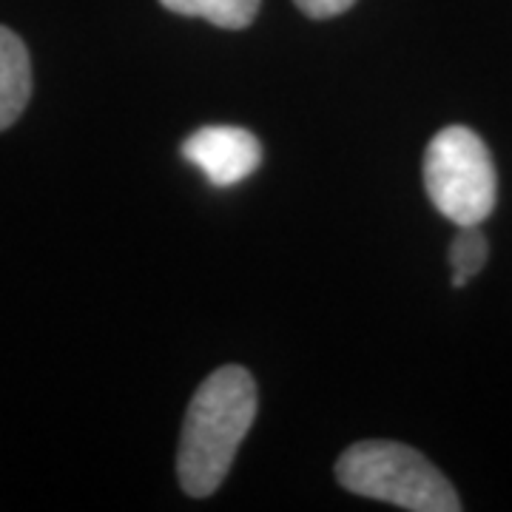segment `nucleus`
Returning a JSON list of instances; mask_svg holds the SVG:
<instances>
[{"mask_svg":"<svg viewBox=\"0 0 512 512\" xmlns=\"http://www.w3.org/2000/svg\"><path fill=\"white\" fill-rule=\"evenodd\" d=\"M490 245L478 225H461L450 245V265H453V288H464L473 276L487 265Z\"/></svg>","mask_w":512,"mask_h":512,"instance_id":"7","label":"nucleus"},{"mask_svg":"<svg viewBox=\"0 0 512 512\" xmlns=\"http://www.w3.org/2000/svg\"><path fill=\"white\" fill-rule=\"evenodd\" d=\"M336 481L353 495L413 512H458L453 484L419 450L399 441H359L336 461Z\"/></svg>","mask_w":512,"mask_h":512,"instance_id":"2","label":"nucleus"},{"mask_svg":"<svg viewBox=\"0 0 512 512\" xmlns=\"http://www.w3.org/2000/svg\"><path fill=\"white\" fill-rule=\"evenodd\" d=\"M424 188L441 217L481 225L493 214L498 177L493 157L473 128L447 126L424 151Z\"/></svg>","mask_w":512,"mask_h":512,"instance_id":"3","label":"nucleus"},{"mask_svg":"<svg viewBox=\"0 0 512 512\" xmlns=\"http://www.w3.org/2000/svg\"><path fill=\"white\" fill-rule=\"evenodd\" d=\"M32 97V60L12 29L0 26V131L18 120Z\"/></svg>","mask_w":512,"mask_h":512,"instance_id":"5","label":"nucleus"},{"mask_svg":"<svg viewBox=\"0 0 512 512\" xmlns=\"http://www.w3.org/2000/svg\"><path fill=\"white\" fill-rule=\"evenodd\" d=\"M296 9L302 15H308L311 20H328L336 15H345L348 9H353L356 0H293Z\"/></svg>","mask_w":512,"mask_h":512,"instance_id":"8","label":"nucleus"},{"mask_svg":"<svg viewBox=\"0 0 512 512\" xmlns=\"http://www.w3.org/2000/svg\"><path fill=\"white\" fill-rule=\"evenodd\" d=\"M254 376L239 365L214 370L197 387L185 413L177 476L188 495L217 493L228 476L242 439L256 419Z\"/></svg>","mask_w":512,"mask_h":512,"instance_id":"1","label":"nucleus"},{"mask_svg":"<svg viewBox=\"0 0 512 512\" xmlns=\"http://www.w3.org/2000/svg\"><path fill=\"white\" fill-rule=\"evenodd\" d=\"M262 0H160V6L183 15V18H202L220 29H245L259 15Z\"/></svg>","mask_w":512,"mask_h":512,"instance_id":"6","label":"nucleus"},{"mask_svg":"<svg viewBox=\"0 0 512 512\" xmlns=\"http://www.w3.org/2000/svg\"><path fill=\"white\" fill-rule=\"evenodd\" d=\"M183 157L220 188L242 183L262 163V146L237 126H205L183 143Z\"/></svg>","mask_w":512,"mask_h":512,"instance_id":"4","label":"nucleus"}]
</instances>
